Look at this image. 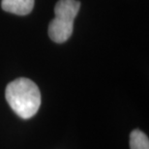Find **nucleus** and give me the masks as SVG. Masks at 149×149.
I'll return each instance as SVG.
<instances>
[{
  "instance_id": "obj_1",
  "label": "nucleus",
  "mask_w": 149,
  "mask_h": 149,
  "mask_svg": "<svg viewBox=\"0 0 149 149\" xmlns=\"http://www.w3.org/2000/svg\"><path fill=\"white\" fill-rule=\"evenodd\" d=\"M5 98L11 109L23 119L33 117L41 106V93L37 84L26 77H19L9 83Z\"/></svg>"
},
{
  "instance_id": "obj_2",
  "label": "nucleus",
  "mask_w": 149,
  "mask_h": 149,
  "mask_svg": "<svg viewBox=\"0 0 149 149\" xmlns=\"http://www.w3.org/2000/svg\"><path fill=\"white\" fill-rule=\"evenodd\" d=\"M80 9L77 0H59L54 7L55 17L49 25V35L52 41L62 44L73 34L74 20Z\"/></svg>"
},
{
  "instance_id": "obj_3",
  "label": "nucleus",
  "mask_w": 149,
  "mask_h": 149,
  "mask_svg": "<svg viewBox=\"0 0 149 149\" xmlns=\"http://www.w3.org/2000/svg\"><path fill=\"white\" fill-rule=\"evenodd\" d=\"M34 3L35 0H2L1 7L8 13L26 16L33 10Z\"/></svg>"
},
{
  "instance_id": "obj_4",
  "label": "nucleus",
  "mask_w": 149,
  "mask_h": 149,
  "mask_svg": "<svg viewBox=\"0 0 149 149\" xmlns=\"http://www.w3.org/2000/svg\"><path fill=\"white\" fill-rule=\"evenodd\" d=\"M131 149H149L148 136L139 130H134L130 135Z\"/></svg>"
}]
</instances>
